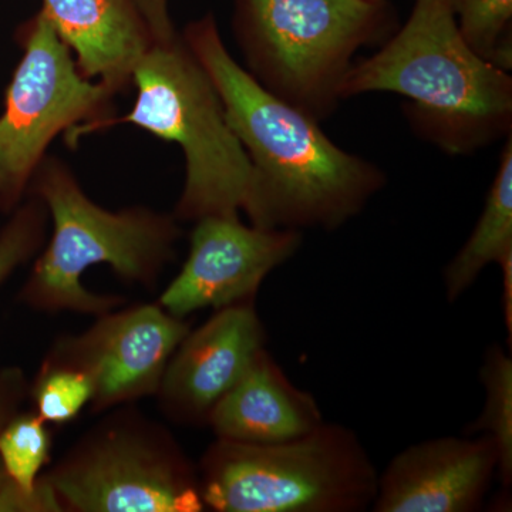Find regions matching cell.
Masks as SVG:
<instances>
[{
	"instance_id": "1",
	"label": "cell",
	"mask_w": 512,
	"mask_h": 512,
	"mask_svg": "<svg viewBox=\"0 0 512 512\" xmlns=\"http://www.w3.org/2000/svg\"><path fill=\"white\" fill-rule=\"evenodd\" d=\"M184 42L211 77L252 164L244 211L255 227L335 231L386 185L377 165L348 153L308 114L256 82L228 52L214 16L192 22Z\"/></svg>"
},
{
	"instance_id": "2",
	"label": "cell",
	"mask_w": 512,
	"mask_h": 512,
	"mask_svg": "<svg viewBox=\"0 0 512 512\" xmlns=\"http://www.w3.org/2000/svg\"><path fill=\"white\" fill-rule=\"evenodd\" d=\"M375 92L406 97L413 130L451 156L511 136V76L468 47L446 0H416L404 26L353 63L340 87L342 100Z\"/></svg>"
},
{
	"instance_id": "3",
	"label": "cell",
	"mask_w": 512,
	"mask_h": 512,
	"mask_svg": "<svg viewBox=\"0 0 512 512\" xmlns=\"http://www.w3.org/2000/svg\"><path fill=\"white\" fill-rule=\"evenodd\" d=\"M28 191L43 201L52 221L49 242L20 292L35 311L97 318L127 301L87 289V269L106 264L121 281L153 289L177 256L183 229L173 214L141 205L106 210L90 200L72 168L59 158H43Z\"/></svg>"
},
{
	"instance_id": "4",
	"label": "cell",
	"mask_w": 512,
	"mask_h": 512,
	"mask_svg": "<svg viewBox=\"0 0 512 512\" xmlns=\"http://www.w3.org/2000/svg\"><path fill=\"white\" fill-rule=\"evenodd\" d=\"M131 86L137 92L131 110L101 121L94 131L133 124L180 146L185 181L173 212L178 221L239 217L251 188L252 164L211 77L183 36L153 43L137 64Z\"/></svg>"
},
{
	"instance_id": "5",
	"label": "cell",
	"mask_w": 512,
	"mask_h": 512,
	"mask_svg": "<svg viewBox=\"0 0 512 512\" xmlns=\"http://www.w3.org/2000/svg\"><path fill=\"white\" fill-rule=\"evenodd\" d=\"M387 0H237L234 32L248 73L285 103L325 121L365 46L396 32Z\"/></svg>"
},
{
	"instance_id": "6",
	"label": "cell",
	"mask_w": 512,
	"mask_h": 512,
	"mask_svg": "<svg viewBox=\"0 0 512 512\" xmlns=\"http://www.w3.org/2000/svg\"><path fill=\"white\" fill-rule=\"evenodd\" d=\"M197 470L202 503L215 512L365 511L379 477L359 437L332 423L279 444L217 439Z\"/></svg>"
},
{
	"instance_id": "7",
	"label": "cell",
	"mask_w": 512,
	"mask_h": 512,
	"mask_svg": "<svg viewBox=\"0 0 512 512\" xmlns=\"http://www.w3.org/2000/svg\"><path fill=\"white\" fill-rule=\"evenodd\" d=\"M40 478L63 512L205 511L197 466L170 431L127 404Z\"/></svg>"
},
{
	"instance_id": "8",
	"label": "cell",
	"mask_w": 512,
	"mask_h": 512,
	"mask_svg": "<svg viewBox=\"0 0 512 512\" xmlns=\"http://www.w3.org/2000/svg\"><path fill=\"white\" fill-rule=\"evenodd\" d=\"M23 56L0 116V210L18 207L53 140L70 143L110 119L109 87L84 76L40 10L22 35Z\"/></svg>"
},
{
	"instance_id": "9",
	"label": "cell",
	"mask_w": 512,
	"mask_h": 512,
	"mask_svg": "<svg viewBox=\"0 0 512 512\" xmlns=\"http://www.w3.org/2000/svg\"><path fill=\"white\" fill-rule=\"evenodd\" d=\"M160 303H141L97 316L89 329L56 339L43 362L72 367L93 384L92 413L156 396L165 367L190 332Z\"/></svg>"
},
{
	"instance_id": "10",
	"label": "cell",
	"mask_w": 512,
	"mask_h": 512,
	"mask_svg": "<svg viewBox=\"0 0 512 512\" xmlns=\"http://www.w3.org/2000/svg\"><path fill=\"white\" fill-rule=\"evenodd\" d=\"M301 245V231L259 228L239 217L202 218L192 229L187 261L157 302L185 319L202 309L255 301L266 276Z\"/></svg>"
},
{
	"instance_id": "11",
	"label": "cell",
	"mask_w": 512,
	"mask_h": 512,
	"mask_svg": "<svg viewBox=\"0 0 512 512\" xmlns=\"http://www.w3.org/2000/svg\"><path fill=\"white\" fill-rule=\"evenodd\" d=\"M255 301L217 309L190 330L165 367L156 396L168 419L207 426L208 417L266 349Z\"/></svg>"
},
{
	"instance_id": "12",
	"label": "cell",
	"mask_w": 512,
	"mask_h": 512,
	"mask_svg": "<svg viewBox=\"0 0 512 512\" xmlns=\"http://www.w3.org/2000/svg\"><path fill=\"white\" fill-rule=\"evenodd\" d=\"M498 453L483 434L437 437L400 451L377 477L376 512L481 510Z\"/></svg>"
},
{
	"instance_id": "13",
	"label": "cell",
	"mask_w": 512,
	"mask_h": 512,
	"mask_svg": "<svg viewBox=\"0 0 512 512\" xmlns=\"http://www.w3.org/2000/svg\"><path fill=\"white\" fill-rule=\"evenodd\" d=\"M42 12L84 76L114 94L131 87L137 64L154 43L134 0H43Z\"/></svg>"
},
{
	"instance_id": "14",
	"label": "cell",
	"mask_w": 512,
	"mask_h": 512,
	"mask_svg": "<svg viewBox=\"0 0 512 512\" xmlns=\"http://www.w3.org/2000/svg\"><path fill=\"white\" fill-rule=\"evenodd\" d=\"M323 423L315 397L296 387L264 349L212 409L207 426L217 439L279 444L306 436Z\"/></svg>"
},
{
	"instance_id": "15",
	"label": "cell",
	"mask_w": 512,
	"mask_h": 512,
	"mask_svg": "<svg viewBox=\"0 0 512 512\" xmlns=\"http://www.w3.org/2000/svg\"><path fill=\"white\" fill-rule=\"evenodd\" d=\"M507 140L480 220L444 269V289L450 303L476 284L488 265L500 266L512 259V137Z\"/></svg>"
},
{
	"instance_id": "16",
	"label": "cell",
	"mask_w": 512,
	"mask_h": 512,
	"mask_svg": "<svg viewBox=\"0 0 512 512\" xmlns=\"http://www.w3.org/2000/svg\"><path fill=\"white\" fill-rule=\"evenodd\" d=\"M483 412L467 427V434H483L498 453V477L504 487L512 483V357L500 345L487 349L481 366Z\"/></svg>"
},
{
	"instance_id": "17",
	"label": "cell",
	"mask_w": 512,
	"mask_h": 512,
	"mask_svg": "<svg viewBox=\"0 0 512 512\" xmlns=\"http://www.w3.org/2000/svg\"><path fill=\"white\" fill-rule=\"evenodd\" d=\"M464 42L481 59L512 69V0H446Z\"/></svg>"
},
{
	"instance_id": "18",
	"label": "cell",
	"mask_w": 512,
	"mask_h": 512,
	"mask_svg": "<svg viewBox=\"0 0 512 512\" xmlns=\"http://www.w3.org/2000/svg\"><path fill=\"white\" fill-rule=\"evenodd\" d=\"M52 444L49 424L42 417L16 413L0 430V464L20 488L33 493L52 463Z\"/></svg>"
},
{
	"instance_id": "19",
	"label": "cell",
	"mask_w": 512,
	"mask_h": 512,
	"mask_svg": "<svg viewBox=\"0 0 512 512\" xmlns=\"http://www.w3.org/2000/svg\"><path fill=\"white\" fill-rule=\"evenodd\" d=\"M37 416L47 424L69 423L76 419L93 397L89 377L72 367L42 363L30 387Z\"/></svg>"
},
{
	"instance_id": "20",
	"label": "cell",
	"mask_w": 512,
	"mask_h": 512,
	"mask_svg": "<svg viewBox=\"0 0 512 512\" xmlns=\"http://www.w3.org/2000/svg\"><path fill=\"white\" fill-rule=\"evenodd\" d=\"M49 227V212L36 195L15 208V214L0 232V286L19 266L43 248Z\"/></svg>"
},
{
	"instance_id": "21",
	"label": "cell",
	"mask_w": 512,
	"mask_h": 512,
	"mask_svg": "<svg viewBox=\"0 0 512 512\" xmlns=\"http://www.w3.org/2000/svg\"><path fill=\"white\" fill-rule=\"evenodd\" d=\"M0 512H63L49 485L39 478L33 493L20 488L0 464Z\"/></svg>"
},
{
	"instance_id": "22",
	"label": "cell",
	"mask_w": 512,
	"mask_h": 512,
	"mask_svg": "<svg viewBox=\"0 0 512 512\" xmlns=\"http://www.w3.org/2000/svg\"><path fill=\"white\" fill-rule=\"evenodd\" d=\"M146 20L154 43L170 42L178 36L168 13V0H134Z\"/></svg>"
},
{
	"instance_id": "23",
	"label": "cell",
	"mask_w": 512,
	"mask_h": 512,
	"mask_svg": "<svg viewBox=\"0 0 512 512\" xmlns=\"http://www.w3.org/2000/svg\"><path fill=\"white\" fill-rule=\"evenodd\" d=\"M26 392L28 383L20 370L10 369L0 373V430L15 416Z\"/></svg>"
}]
</instances>
